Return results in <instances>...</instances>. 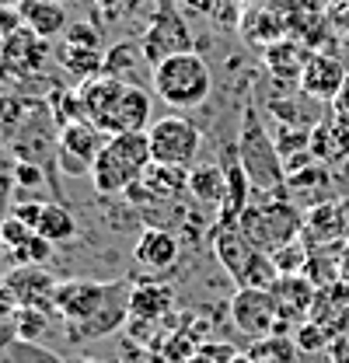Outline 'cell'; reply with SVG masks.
I'll use <instances>...</instances> for the list:
<instances>
[{"instance_id":"cell-1","label":"cell","mask_w":349,"mask_h":363,"mask_svg":"<svg viewBox=\"0 0 349 363\" xmlns=\"http://www.w3.org/2000/svg\"><path fill=\"white\" fill-rule=\"evenodd\" d=\"M210 91H214V70H210L206 56L196 49L174 52L154 67V94L174 112L206 105Z\"/></svg>"},{"instance_id":"cell-2","label":"cell","mask_w":349,"mask_h":363,"mask_svg":"<svg viewBox=\"0 0 349 363\" xmlns=\"http://www.w3.org/2000/svg\"><path fill=\"white\" fill-rule=\"evenodd\" d=\"M238 157L248 172V179L255 189H262L272 199H290L287 189V168H283V154L276 147V140L265 133L259 119V108L248 105L241 116V130H238Z\"/></svg>"},{"instance_id":"cell-3","label":"cell","mask_w":349,"mask_h":363,"mask_svg":"<svg viewBox=\"0 0 349 363\" xmlns=\"http://www.w3.org/2000/svg\"><path fill=\"white\" fill-rule=\"evenodd\" d=\"M154 164L150 157V136L147 133H119L109 136V143L101 147L94 168H91V185L98 196H119L130 185L143 179V172Z\"/></svg>"},{"instance_id":"cell-4","label":"cell","mask_w":349,"mask_h":363,"mask_svg":"<svg viewBox=\"0 0 349 363\" xmlns=\"http://www.w3.org/2000/svg\"><path fill=\"white\" fill-rule=\"evenodd\" d=\"M214 255H217L220 269L238 283V290H272L279 279L272 255L262 252L259 245H252L238 227L214 230Z\"/></svg>"},{"instance_id":"cell-5","label":"cell","mask_w":349,"mask_h":363,"mask_svg":"<svg viewBox=\"0 0 349 363\" xmlns=\"http://www.w3.org/2000/svg\"><path fill=\"white\" fill-rule=\"evenodd\" d=\"M234 227H238L252 245H259L262 252L276 255L279 248H287V245L297 241V234H301V210H297L290 199H272V196H265L262 203H252Z\"/></svg>"},{"instance_id":"cell-6","label":"cell","mask_w":349,"mask_h":363,"mask_svg":"<svg viewBox=\"0 0 349 363\" xmlns=\"http://www.w3.org/2000/svg\"><path fill=\"white\" fill-rule=\"evenodd\" d=\"M130 290L133 286L123 283V279H109V283H101V279H67V283L56 286L52 311L63 318V325L67 321H84L94 311H101L105 304L126 297Z\"/></svg>"},{"instance_id":"cell-7","label":"cell","mask_w":349,"mask_h":363,"mask_svg":"<svg viewBox=\"0 0 349 363\" xmlns=\"http://www.w3.org/2000/svg\"><path fill=\"white\" fill-rule=\"evenodd\" d=\"M150 157L154 164H168V168H192L196 154H199V126L189 123L185 116H165L157 123H150Z\"/></svg>"},{"instance_id":"cell-8","label":"cell","mask_w":349,"mask_h":363,"mask_svg":"<svg viewBox=\"0 0 349 363\" xmlns=\"http://www.w3.org/2000/svg\"><path fill=\"white\" fill-rule=\"evenodd\" d=\"M105 143H109V136L101 133L94 123H87V119L60 126V172L74 175V179L91 175V168H94V161H98Z\"/></svg>"},{"instance_id":"cell-9","label":"cell","mask_w":349,"mask_h":363,"mask_svg":"<svg viewBox=\"0 0 349 363\" xmlns=\"http://www.w3.org/2000/svg\"><path fill=\"white\" fill-rule=\"evenodd\" d=\"M140 49H143V60L150 67H157L161 60H168L174 52L192 49V35L185 28V18L178 14V4H172V7H154L150 25H147V32L140 39Z\"/></svg>"},{"instance_id":"cell-10","label":"cell","mask_w":349,"mask_h":363,"mask_svg":"<svg viewBox=\"0 0 349 363\" xmlns=\"http://www.w3.org/2000/svg\"><path fill=\"white\" fill-rule=\"evenodd\" d=\"M231 321L238 332L252 339H269L283 328V315L272 290H238L231 301Z\"/></svg>"},{"instance_id":"cell-11","label":"cell","mask_w":349,"mask_h":363,"mask_svg":"<svg viewBox=\"0 0 349 363\" xmlns=\"http://www.w3.org/2000/svg\"><path fill=\"white\" fill-rule=\"evenodd\" d=\"M45 56H52V43L39 39L35 32L21 28L11 39H0V81H21L32 77L43 67Z\"/></svg>"},{"instance_id":"cell-12","label":"cell","mask_w":349,"mask_h":363,"mask_svg":"<svg viewBox=\"0 0 349 363\" xmlns=\"http://www.w3.org/2000/svg\"><path fill=\"white\" fill-rule=\"evenodd\" d=\"M0 283L14 308H43V311H52V297L60 286V279H52L45 266H14Z\"/></svg>"},{"instance_id":"cell-13","label":"cell","mask_w":349,"mask_h":363,"mask_svg":"<svg viewBox=\"0 0 349 363\" xmlns=\"http://www.w3.org/2000/svg\"><path fill=\"white\" fill-rule=\"evenodd\" d=\"M105 136L119 133H147L150 130V91L140 84H126L119 101L112 105V112L105 116V123L98 126Z\"/></svg>"},{"instance_id":"cell-14","label":"cell","mask_w":349,"mask_h":363,"mask_svg":"<svg viewBox=\"0 0 349 363\" xmlns=\"http://www.w3.org/2000/svg\"><path fill=\"white\" fill-rule=\"evenodd\" d=\"M126 325H130V294L119 297V301H112V304H105L101 311H94L84 321H67L63 325V339L70 346H84V342H94V339L116 335Z\"/></svg>"},{"instance_id":"cell-15","label":"cell","mask_w":349,"mask_h":363,"mask_svg":"<svg viewBox=\"0 0 349 363\" xmlns=\"http://www.w3.org/2000/svg\"><path fill=\"white\" fill-rule=\"evenodd\" d=\"M346 67H343V60L339 56H328V52H314L311 60H307L304 74H301V91H304L307 98H318V101H336V94L343 91L346 84Z\"/></svg>"},{"instance_id":"cell-16","label":"cell","mask_w":349,"mask_h":363,"mask_svg":"<svg viewBox=\"0 0 349 363\" xmlns=\"http://www.w3.org/2000/svg\"><path fill=\"white\" fill-rule=\"evenodd\" d=\"M174 308V294L168 283L157 279H143L133 283L130 290V325H157L161 318H168Z\"/></svg>"},{"instance_id":"cell-17","label":"cell","mask_w":349,"mask_h":363,"mask_svg":"<svg viewBox=\"0 0 349 363\" xmlns=\"http://www.w3.org/2000/svg\"><path fill=\"white\" fill-rule=\"evenodd\" d=\"M133 259L147 272H168L178 262V238L168 227H147L133 248Z\"/></svg>"},{"instance_id":"cell-18","label":"cell","mask_w":349,"mask_h":363,"mask_svg":"<svg viewBox=\"0 0 349 363\" xmlns=\"http://www.w3.org/2000/svg\"><path fill=\"white\" fill-rule=\"evenodd\" d=\"M18 11H21L25 28H28V32H35V35L45 39V43L63 39V35H67V28H70V18H67L63 0H21V4H18Z\"/></svg>"},{"instance_id":"cell-19","label":"cell","mask_w":349,"mask_h":363,"mask_svg":"<svg viewBox=\"0 0 349 363\" xmlns=\"http://www.w3.org/2000/svg\"><path fill=\"white\" fill-rule=\"evenodd\" d=\"M126 84H130V81H123V77H109V74H94V77L81 81L77 94H81V108H84L87 123L101 126L105 116L112 112V105L119 101V94H123Z\"/></svg>"},{"instance_id":"cell-20","label":"cell","mask_w":349,"mask_h":363,"mask_svg":"<svg viewBox=\"0 0 349 363\" xmlns=\"http://www.w3.org/2000/svg\"><path fill=\"white\" fill-rule=\"evenodd\" d=\"M272 297H276V304H279L283 325H287V321H304V318L311 315V308H314V301H318L314 286L307 283L301 272L279 276L276 286H272Z\"/></svg>"},{"instance_id":"cell-21","label":"cell","mask_w":349,"mask_h":363,"mask_svg":"<svg viewBox=\"0 0 349 363\" xmlns=\"http://www.w3.org/2000/svg\"><path fill=\"white\" fill-rule=\"evenodd\" d=\"M189 196H196L199 206H210L217 210L227 199V172L223 164H196L189 168Z\"/></svg>"},{"instance_id":"cell-22","label":"cell","mask_w":349,"mask_h":363,"mask_svg":"<svg viewBox=\"0 0 349 363\" xmlns=\"http://www.w3.org/2000/svg\"><path fill=\"white\" fill-rule=\"evenodd\" d=\"M307 60H311V56H307L297 43H290V39H279V43L265 45V56H262L265 70H269L272 77H279V81H301Z\"/></svg>"},{"instance_id":"cell-23","label":"cell","mask_w":349,"mask_h":363,"mask_svg":"<svg viewBox=\"0 0 349 363\" xmlns=\"http://www.w3.org/2000/svg\"><path fill=\"white\" fill-rule=\"evenodd\" d=\"M52 56L60 60V67L67 74H74L77 81H87L94 74H101V63H105V52L101 49H91V45H74V43H63L52 49Z\"/></svg>"},{"instance_id":"cell-24","label":"cell","mask_w":349,"mask_h":363,"mask_svg":"<svg viewBox=\"0 0 349 363\" xmlns=\"http://www.w3.org/2000/svg\"><path fill=\"white\" fill-rule=\"evenodd\" d=\"M35 234H43L45 241H52V245H63V241H70L77 234V220L60 199H49L43 206L39 224H35Z\"/></svg>"},{"instance_id":"cell-25","label":"cell","mask_w":349,"mask_h":363,"mask_svg":"<svg viewBox=\"0 0 349 363\" xmlns=\"http://www.w3.org/2000/svg\"><path fill=\"white\" fill-rule=\"evenodd\" d=\"M0 363H67L63 357H56L52 350H45L43 342L32 339H14L0 350Z\"/></svg>"},{"instance_id":"cell-26","label":"cell","mask_w":349,"mask_h":363,"mask_svg":"<svg viewBox=\"0 0 349 363\" xmlns=\"http://www.w3.org/2000/svg\"><path fill=\"white\" fill-rule=\"evenodd\" d=\"M45 105H49V112H52V123H56V126H67V123H77V119H84L81 94H77V91H67L63 84L49 91Z\"/></svg>"},{"instance_id":"cell-27","label":"cell","mask_w":349,"mask_h":363,"mask_svg":"<svg viewBox=\"0 0 349 363\" xmlns=\"http://www.w3.org/2000/svg\"><path fill=\"white\" fill-rule=\"evenodd\" d=\"M28 105H32V101H21V98L0 91V147H7V143L14 140L21 119H25V112H28Z\"/></svg>"},{"instance_id":"cell-28","label":"cell","mask_w":349,"mask_h":363,"mask_svg":"<svg viewBox=\"0 0 349 363\" xmlns=\"http://www.w3.org/2000/svg\"><path fill=\"white\" fill-rule=\"evenodd\" d=\"M143 56L140 43H116L109 52H105V63H101V74L109 77H123V74H133V63Z\"/></svg>"},{"instance_id":"cell-29","label":"cell","mask_w":349,"mask_h":363,"mask_svg":"<svg viewBox=\"0 0 349 363\" xmlns=\"http://www.w3.org/2000/svg\"><path fill=\"white\" fill-rule=\"evenodd\" d=\"M14 332H18V339L39 342L49 332V311H43V308H14Z\"/></svg>"},{"instance_id":"cell-30","label":"cell","mask_w":349,"mask_h":363,"mask_svg":"<svg viewBox=\"0 0 349 363\" xmlns=\"http://www.w3.org/2000/svg\"><path fill=\"white\" fill-rule=\"evenodd\" d=\"M32 234H35V230L25 224V220H18L14 213H7V217L0 220V245H4L11 255H14L18 248H25V245L32 241Z\"/></svg>"},{"instance_id":"cell-31","label":"cell","mask_w":349,"mask_h":363,"mask_svg":"<svg viewBox=\"0 0 349 363\" xmlns=\"http://www.w3.org/2000/svg\"><path fill=\"white\" fill-rule=\"evenodd\" d=\"M14 259H18V266H45L52 259V241H45L43 234H32V241L14 252Z\"/></svg>"},{"instance_id":"cell-32","label":"cell","mask_w":349,"mask_h":363,"mask_svg":"<svg viewBox=\"0 0 349 363\" xmlns=\"http://www.w3.org/2000/svg\"><path fill=\"white\" fill-rule=\"evenodd\" d=\"M14 185L21 192H39L43 185H49V179H45V172L39 164H28V161H18L14 157Z\"/></svg>"},{"instance_id":"cell-33","label":"cell","mask_w":349,"mask_h":363,"mask_svg":"<svg viewBox=\"0 0 349 363\" xmlns=\"http://www.w3.org/2000/svg\"><path fill=\"white\" fill-rule=\"evenodd\" d=\"M272 262H276L279 276H294V272H301V269H304V262H307L304 245H301V241H294V245L279 248V252L272 255Z\"/></svg>"},{"instance_id":"cell-34","label":"cell","mask_w":349,"mask_h":363,"mask_svg":"<svg viewBox=\"0 0 349 363\" xmlns=\"http://www.w3.org/2000/svg\"><path fill=\"white\" fill-rule=\"evenodd\" d=\"M98 7H101V14L109 18V21H119V18H133L147 0H94Z\"/></svg>"},{"instance_id":"cell-35","label":"cell","mask_w":349,"mask_h":363,"mask_svg":"<svg viewBox=\"0 0 349 363\" xmlns=\"http://www.w3.org/2000/svg\"><path fill=\"white\" fill-rule=\"evenodd\" d=\"M328 342V328H321L318 321H307V325H301V332H297V346L304 350V353H311V350H321Z\"/></svg>"},{"instance_id":"cell-36","label":"cell","mask_w":349,"mask_h":363,"mask_svg":"<svg viewBox=\"0 0 349 363\" xmlns=\"http://www.w3.org/2000/svg\"><path fill=\"white\" fill-rule=\"evenodd\" d=\"M67 43L74 45H91V49H101V35H98V28L94 25H87V21H74L70 28H67V35H63Z\"/></svg>"},{"instance_id":"cell-37","label":"cell","mask_w":349,"mask_h":363,"mask_svg":"<svg viewBox=\"0 0 349 363\" xmlns=\"http://www.w3.org/2000/svg\"><path fill=\"white\" fill-rule=\"evenodd\" d=\"M18 332H14V304L11 301H0V350L7 342H14Z\"/></svg>"},{"instance_id":"cell-38","label":"cell","mask_w":349,"mask_h":363,"mask_svg":"<svg viewBox=\"0 0 349 363\" xmlns=\"http://www.w3.org/2000/svg\"><path fill=\"white\" fill-rule=\"evenodd\" d=\"M25 21H21V11L18 7H0V39H11L14 32H21Z\"/></svg>"},{"instance_id":"cell-39","label":"cell","mask_w":349,"mask_h":363,"mask_svg":"<svg viewBox=\"0 0 349 363\" xmlns=\"http://www.w3.org/2000/svg\"><path fill=\"white\" fill-rule=\"evenodd\" d=\"M332 112H336L339 123H346L349 126V77H346V84H343V91L336 94V101H332Z\"/></svg>"},{"instance_id":"cell-40","label":"cell","mask_w":349,"mask_h":363,"mask_svg":"<svg viewBox=\"0 0 349 363\" xmlns=\"http://www.w3.org/2000/svg\"><path fill=\"white\" fill-rule=\"evenodd\" d=\"M189 11H196V14H217V4L220 0H182Z\"/></svg>"},{"instance_id":"cell-41","label":"cell","mask_w":349,"mask_h":363,"mask_svg":"<svg viewBox=\"0 0 349 363\" xmlns=\"http://www.w3.org/2000/svg\"><path fill=\"white\" fill-rule=\"evenodd\" d=\"M223 363H255L252 357H231V360H223Z\"/></svg>"},{"instance_id":"cell-42","label":"cell","mask_w":349,"mask_h":363,"mask_svg":"<svg viewBox=\"0 0 349 363\" xmlns=\"http://www.w3.org/2000/svg\"><path fill=\"white\" fill-rule=\"evenodd\" d=\"M172 4H178V0H154V7H172Z\"/></svg>"},{"instance_id":"cell-43","label":"cell","mask_w":349,"mask_h":363,"mask_svg":"<svg viewBox=\"0 0 349 363\" xmlns=\"http://www.w3.org/2000/svg\"><path fill=\"white\" fill-rule=\"evenodd\" d=\"M231 4H252V0H231Z\"/></svg>"},{"instance_id":"cell-44","label":"cell","mask_w":349,"mask_h":363,"mask_svg":"<svg viewBox=\"0 0 349 363\" xmlns=\"http://www.w3.org/2000/svg\"><path fill=\"white\" fill-rule=\"evenodd\" d=\"M84 363H105V360H84Z\"/></svg>"}]
</instances>
